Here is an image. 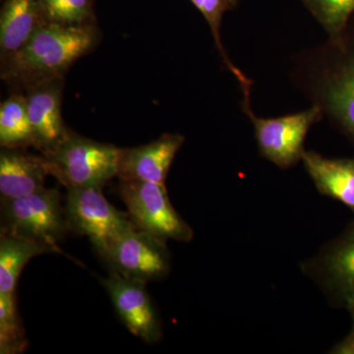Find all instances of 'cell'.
Returning <instances> with one entry per match:
<instances>
[{"instance_id": "1", "label": "cell", "mask_w": 354, "mask_h": 354, "mask_svg": "<svg viewBox=\"0 0 354 354\" xmlns=\"http://www.w3.org/2000/svg\"><path fill=\"white\" fill-rule=\"evenodd\" d=\"M290 75L312 106L354 146V14L341 32L300 51Z\"/></svg>"}, {"instance_id": "2", "label": "cell", "mask_w": 354, "mask_h": 354, "mask_svg": "<svg viewBox=\"0 0 354 354\" xmlns=\"http://www.w3.org/2000/svg\"><path fill=\"white\" fill-rule=\"evenodd\" d=\"M95 41L97 32L88 22L66 25L46 21L21 50L4 58L2 76L30 87L57 80Z\"/></svg>"}, {"instance_id": "3", "label": "cell", "mask_w": 354, "mask_h": 354, "mask_svg": "<svg viewBox=\"0 0 354 354\" xmlns=\"http://www.w3.org/2000/svg\"><path fill=\"white\" fill-rule=\"evenodd\" d=\"M120 149L69 133L51 152L46 153L51 176L69 188L102 187L118 176Z\"/></svg>"}, {"instance_id": "4", "label": "cell", "mask_w": 354, "mask_h": 354, "mask_svg": "<svg viewBox=\"0 0 354 354\" xmlns=\"http://www.w3.org/2000/svg\"><path fill=\"white\" fill-rule=\"evenodd\" d=\"M65 209L57 188L43 189L2 201V232L44 242L57 250V242L68 230Z\"/></svg>"}, {"instance_id": "5", "label": "cell", "mask_w": 354, "mask_h": 354, "mask_svg": "<svg viewBox=\"0 0 354 354\" xmlns=\"http://www.w3.org/2000/svg\"><path fill=\"white\" fill-rule=\"evenodd\" d=\"M65 214L69 227L86 235L104 256L114 241L137 228L127 214L106 200L102 187L69 188Z\"/></svg>"}, {"instance_id": "6", "label": "cell", "mask_w": 354, "mask_h": 354, "mask_svg": "<svg viewBox=\"0 0 354 354\" xmlns=\"http://www.w3.org/2000/svg\"><path fill=\"white\" fill-rule=\"evenodd\" d=\"M242 108L252 122L256 141L262 157L279 169H290L302 160L305 139L314 123L323 118L320 109L306 111L277 118L256 116L251 109L250 95H244Z\"/></svg>"}, {"instance_id": "7", "label": "cell", "mask_w": 354, "mask_h": 354, "mask_svg": "<svg viewBox=\"0 0 354 354\" xmlns=\"http://www.w3.org/2000/svg\"><path fill=\"white\" fill-rule=\"evenodd\" d=\"M120 194L139 230L165 241H192L194 232L174 209L164 184L120 180Z\"/></svg>"}, {"instance_id": "8", "label": "cell", "mask_w": 354, "mask_h": 354, "mask_svg": "<svg viewBox=\"0 0 354 354\" xmlns=\"http://www.w3.org/2000/svg\"><path fill=\"white\" fill-rule=\"evenodd\" d=\"M102 257L125 278L158 281L171 272V253L165 241L138 227L113 242Z\"/></svg>"}, {"instance_id": "9", "label": "cell", "mask_w": 354, "mask_h": 354, "mask_svg": "<svg viewBox=\"0 0 354 354\" xmlns=\"http://www.w3.org/2000/svg\"><path fill=\"white\" fill-rule=\"evenodd\" d=\"M302 267L333 304L346 308L354 304V221Z\"/></svg>"}, {"instance_id": "10", "label": "cell", "mask_w": 354, "mask_h": 354, "mask_svg": "<svg viewBox=\"0 0 354 354\" xmlns=\"http://www.w3.org/2000/svg\"><path fill=\"white\" fill-rule=\"evenodd\" d=\"M102 283L128 330L148 344L160 341L162 323L147 292V283L125 278L114 271H111Z\"/></svg>"}, {"instance_id": "11", "label": "cell", "mask_w": 354, "mask_h": 354, "mask_svg": "<svg viewBox=\"0 0 354 354\" xmlns=\"http://www.w3.org/2000/svg\"><path fill=\"white\" fill-rule=\"evenodd\" d=\"M184 143L179 134L160 138L130 149H120L118 177L120 180L149 181L164 184L176 153Z\"/></svg>"}, {"instance_id": "12", "label": "cell", "mask_w": 354, "mask_h": 354, "mask_svg": "<svg viewBox=\"0 0 354 354\" xmlns=\"http://www.w3.org/2000/svg\"><path fill=\"white\" fill-rule=\"evenodd\" d=\"M55 81L31 87L27 95L31 122L32 145L44 155L55 148L69 135L62 111V88Z\"/></svg>"}, {"instance_id": "13", "label": "cell", "mask_w": 354, "mask_h": 354, "mask_svg": "<svg viewBox=\"0 0 354 354\" xmlns=\"http://www.w3.org/2000/svg\"><path fill=\"white\" fill-rule=\"evenodd\" d=\"M50 174L46 158L23 152L20 148H4L0 153L1 201L17 199L43 189Z\"/></svg>"}, {"instance_id": "14", "label": "cell", "mask_w": 354, "mask_h": 354, "mask_svg": "<svg viewBox=\"0 0 354 354\" xmlns=\"http://www.w3.org/2000/svg\"><path fill=\"white\" fill-rule=\"evenodd\" d=\"M302 162L319 193L342 203L354 215V158H330L305 151Z\"/></svg>"}, {"instance_id": "15", "label": "cell", "mask_w": 354, "mask_h": 354, "mask_svg": "<svg viewBox=\"0 0 354 354\" xmlns=\"http://www.w3.org/2000/svg\"><path fill=\"white\" fill-rule=\"evenodd\" d=\"M46 22L41 0H2L0 51L2 58L21 50Z\"/></svg>"}, {"instance_id": "16", "label": "cell", "mask_w": 354, "mask_h": 354, "mask_svg": "<svg viewBox=\"0 0 354 354\" xmlns=\"http://www.w3.org/2000/svg\"><path fill=\"white\" fill-rule=\"evenodd\" d=\"M62 253L44 242L2 232L0 234V293L15 292L26 264L32 258L46 253Z\"/></svg>"}, {"instance_id": "17", "label": "cell", "mask_w": 354, "mask_h": 354, "mask_svg": "<svg viewBox=\"0 0 354 354\" xmlns=\"http://www.w3.org/2000/svg\"><path fill=\"white\" fill-rule=\"evenodd\" d=\"M0 144L2 148L32 145L27 97L14 95L0 106Z\"/></svg>"}, {"instance_id": "18", "label": "cell", "mask_w": 354, "mask_h": 354, "mask_svg": "<svg viewBox=\"0 0 354 354\" xmlns=\"http://www.w3.org/2000/svg\"><path fill=\"white\" fill-rule=\"evenodd\" d=\"M27 346L15 292L0 293V353H21Z\"/></svg>"}, {"instance_id": "19", "label": "cell", "mask_w": 354, "mask_h": 354, "mask_svg": "<svg viewBox=\"0 0 354 354\" xmlns=\"http://www.w3.org/2000/svg\"><path fill=\"white\" fill-rule=\"evenodd\" d=\"M190 1L194 4V6L202 13L205 19L208 22L212 32H213L214 39H215L216 48L220 51L223 62L227 65L230 73L235 77L237 82L241 85L242 93L245 92V91L246 92L248 90L250 91L252 82L230 62L227 53H225V48H223V43H221L220 32L221 18H223V12L227 10L228 7H230L227 0H190Z\"/></svg>"}, {"instance_id": "20", "label": "cell", "mask_w": 354, "mask_h": 354, "mask_svg": "<svg viewBox=\"0 0 354 354\" xmlns=\"http://www.w3.org/2000/svg\"><path fill=\"white\" fill-rule=\"evenodd\" d=\"M328 35L341 32L354 14V0H304Z\"/></svg>"}, {"instance_id": "21", "label": "cell", "mask_w": 354, "mask_h": 354, "mask_svg": "<svg viewBox=\"0 0 354 354\" xmlns=\"http://www.w3.org/2000/svg\"><path fill=\"white\" fill-rule=\"evenodd\" d=\"M94 0H41L46 21L59 24L88 23L92 17Z\"/></svg>"}, {"instance_id": "22", "label": "cell", "mask_w": 354, "mask_h": 354, "mask_svg": "<svg viewBox=\"0 0 354 354\" xmlns=\"http://www.w3.org/2000/svg\"><path fill=\"white\" fill-rule=\"evenodd\" d=\"M348 309L351 311V315H353V330H351L348 337L344 339V342H342L337 348H335V353H354V304L349 306Z\"/></svg>"}, {"instance_id": "23", "label": "cell", "mask_w": 354, "mask_h": 354, "mask_svg": "<svg viewBox=\"0 0 354 354\" xmlns=\"http://www.w3.org/2000/svg\"><path fill=\"white\" fill-rule=\"evenodd\" d=\"M227 2L230 3V7H232L236 3V0H227Z\"/></svg>"}]
</instances>
